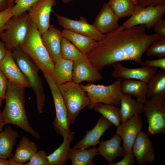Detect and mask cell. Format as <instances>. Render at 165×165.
Listing matches in <instances>:
<instances>
[{"instance_id":"cell-1","label":"cell","mask_w":165,"mask_h":165,"mask_svg":"<svg viewBox=\"0 0 165 165\" xmlns=\"http://www.w3.org/2000/svg\"><path fill=\"white\" fill-rule=\"evenodd\" d=\"M162 37L157 33L147 34L144 25L125 29L121 25L115 30L106 34L86 55L99 71L106 66L124 61H133L144 66V53L151 44Z\"/></svg>"},{"instance_id":"cell-2","label":"cell","mask_w":165,"mask_h":165,"mask_svg":"<svg viewBox=\"0 0 165 165\" xmlns=\"http://www.w3.org/2000/svg\"><path fill=\"white\" fill-rule=\"evenodd\" d=\"M25 87L8 81L5 106L1 114L6 124L14 125L37 139L41 137L31 126L25 107Z\"/></svg>"},{"instance_id":"cell-3","label":"cell","mask_w":165,"mask_h":165,"mask_svg":"<svg viewBox=\"0 0 165 165\" xmlns=\"http://www.w3.org/2000/svg\"><path fill=\"white\" fill-rule=\"evenodd\" d=\"M14 59L26 77L36 96L38 112L43 113L46 96L42 79L39 76V69L31 58L20 47L12 52Z\"/></svg>"},{"instance_id":"cell-4","label":"cell","mask_w":165,"mask_h":165,"mask_svg":"<svg viewBox=\"0 0 165 165\" xmlns=\"http://www.w3.org/2000/svg\"><path fill=\"white\" fill-rule=\"evenodd\" d=\"M19 47L42 73L51 74L54 62L42 43L41 35L32 22L25 39Z\"/></svg>"},{"instance_id":"cell-5","label":"cell","mask_w":165,"mask_h":165,"mask_svg":"<svg viewBox=\"0 0 165 165\" xmlns=\"http://www.w3.org/2000/svg\"><path fill=\"white\" fill-rule=\"evenodd\" d=\"M32 22L26 12L13 16L0 32V38L5 44L7 52H12L19 47L25 39Z\"/></svg>"},{"instance_id":"cell-6","label":"cell","mask_w":165,"mask_h":165,"mask_svg":"<svg viewBox=\"0 0 165 165\" xmlns=\"http://www.w3.org/2000/svg\"><path fill=\"white\" fill-rule=\"evenodd\" d=\"M67 110L69 125L74 124L81 111L90 104L86 92L73 80L58 86Z\"/></svg>"},{"instance_id":"cell-7","label":"cell","mask_w":165,"mask_h":165,"mask_svg":"<svg viewBox=\"0 0 165 165\" xmlns=\"http://www.w3.org/2000/svg\"><path fill=\"white\" fill-rule=\"evenodd\" d=\"M123 79L121 78L117 79L108 86L91 83L85 85L80 84V86L86 92L89 100L88 108L90 110L93 109L94 106L98 103L119 106L121 93L120 87Z\"/></svg>"},{"instance_id":"cell-8","label":"cell","mask_w":165,"mask_h":165,"mask_svg":"<svg viewBox=\"0 0 165 165\" xmlns=\"http://www.w3.org/2000/svg\"><path fill=\"white\" fill-rule=\"evenodd\" d=\"M148 124V136L165 134V95H157L147 99L142 112Z\"/></svg>"},{"instance_id":"cell-9","label":"cell","mask_w":165,"mask_h":165,"mask_svg":"<svg viewBox=\"0 0 165 165\" xmlns=\"http://www.w3.org/2000/svg\"><path fill=\"white\" fill-rule=\"evenodd\" d=\"M43 74L49 86L54 104L56 116L53 122L54 128L63 139H66L71 132L68 119L67 108L58 86L53 81L50 75Z\"/></svg>"},{"instance_id":"cell-10","label":"cell","mask_w":165,"mask_h":165,"mask_svg":"<svg viewBox=\"0 0 165 165\" xmlns=\"http://www.w3.org/2000/svg\"><path fill=\"white\" fill-rule=\"evenodd\" d=\"M165 12V4L149 6L146 7L138 4L132 15L123 23L122 26L125 29L137 25H143L146 28L150 29L162 19Z\"/></svg>"},{"instance_id":"cell-11","label":"cell","mask_w":165,"mask_h":165,"mask_svg":"<svg viewBox=\"0 0 165 165\" xmlns=\"http://www.w3.org/2000/svg\"><path fill=\"white\" fill-rule=\"evenodd\" d=\"M143 123L139 114L135 115L117 128L116 133L121 138L125 155L132 153V147L139 133L142 130Z\"/></svg>"},{"instance_id":"cell-12","label":"cell","mask_w":165,"mask_h":165,"mask_svg":"<svg viewBox=\"0 0 165 165\" xmlns=\"http://www.w3.org/2000/svg\"><path fill=\"white\" fill-rule=\"evenodd\" d=\"M56 0H39L28 10L29 16L41 35L46 31L50 25V17Z\"/></svg>"},{"instance_id":"cell-13","label":"cell","mask_w":165,"mask_h":165,"mask_svg":"<svg viewBox=\"0 0 165 165\" xmlns=\"http://www.w3.org/2000/svg\"><path fill=\"white\" fill-rule=\"evenodd\" d=\"M59 24L65 29L90 37L96 41L104 38L106 34L98 31L93 24H89L86 18L81 16L79 20H74L56 14Z\"/></svg>"},{"instance_id":"cell-14","label":"cell","mask_w":165,"mask_h":165,"mask_svg":"<svg viewBox=\"0 0 165 165\" xmlns=\"http://www.w3.org/2000/svg\"><path fill=\"white\" fill-rule=\"evenodd\" d=\"M113 71L112 76L116 79H134L148 83L151 77L158 71V68L144 66L137 68H129L124 66L120 62L112 66Z\"/></svg>"},{"instance_id":"cell-15","label":"cell","mask_w":165,"mask_h":165,"mask_svg":"<svg viewBox=\"0 0 165 165\" xmlns=\"http://www.w3.org/2000/svg\"><path fill=\"white\" fill-rule=\"evenodd\" d=\"M103 78L102 74L92 64L86 55L76 61L73 62L72 80L79 84L83 81L94 82Z\"/></svg>"},{"instance_id":"cell-16","label":"cell","mask_w":165,"mask_h":165,"mask_svg":"<svg viewBox=\"0 0 165 165\" xmlns=\"http://www.w3.org/2000/svg\"><path fill=\"white\" fill-rule=\"evenodd\" d=\"M132 153L139 165L151 163L155 159L153 143L148 136L141 130L138 135L132 147Z\"/></svg>"},{"instance_id":"cell-17","label":"cell","mask_w":165,"mask_h":165,"mask_svg":"<svg viewBox=\"0 0 165 165\" xmlns=\"http://www.w3.org/2000/svg\"><path fill=\"white\" fill-rule=\"evenodd\" d=\"M112 124L103 116H101L95 126L90 130H87L84 138L77 142L73 148H87L91 146L95 147L99 144L100 139Z\"/></svg>"},{"instance_id":"cell-18","label":"cell","mask_w":165,"mask_h":165,"mask_svg":"<svg viewBox=\"0 0 165 165\" xmlns=\"http://www.w3.org/2000/svg\"><path fill=\"white\" fill-rule=\"evenodd\" d=\"M0 70L8 81L25 88H31L28 81L14 59L12 52H7L5 57L0 62Z\"/></svg>"},{"instance_id":"cell-19","label":"cell","mask_w":165,"mask_h":165,"mask_svg":"<svg viewBox=\"0 0 165 165\" xmlns=\"http://www.w3.org/2000/svg\"><path fill=\"white\" fill-rule=\"evenodd\" d=\"M119 19L108 2H105L96 17L93 25L100 32L106 34L115 30L120 27Z\"/></svg>"},{"instance_id":"cell-20","label":"cell","mask_w":165,"mask_h":165,"mask_svg":"<svg viewBox=\"0 0 165 165\" xmlns=\"http://www.w3.org/2000/svg\"><path fill=\"white\" fill-rule=\"evenodd\" d=\"M122 141L121 137L116 133L110 139L100 141L99 146L97 148L98 155L104 157L110 165L116 158L123 157L125 155L121 146Z\"/></svg>"},{"instance_id":"cell-21","label":"cell","mask_w":165,"mask_h":165,"mask_svg":"<svg viewBox=\"0 0 165 165\" xmlns=\"http://www.w3.org/2000/svg\"><path fill=\"white\" fill-rule=\"evenodd\" d=\"M62 38L61 31L51 26L41 35L42 43L53 62L61 57V42Z\"/></svg>"},{"instance_id":"cell-22","label":"cell","mask_w":165,"mask_h":165,"mask_svg":"<svg viewBox=\"0 0 165 165\" xmlns=\"http://www.w3.org/2000/svg\"><path fill=\"white\" fill-rule=\"evenodd\" d=\"M54 62V68L50 75L54 82L59 86L72 81L73 62L61 57Z\"/></svg>"},{"instance_id":"cell-23","label":"cell","mask_w":165,"mask_h":165,"mask_svg":"<svg viewBox=\"0 0 165 165\" xmlns=\"http://www.w3.org/2000/svg\"><path fill=\"white\" fill-rule=\"evenodd\" d=\"M148 83L134 79H123L120 87L121 92L133 96L140 103L144 104L147 100Z\"/></svg>"},{"instance_id":"cell-24","label":"cell","mask_w":165,"mask_h":165,"mask_svg":"<svg viewBox=\"0 0 165 165\" xmlns=\"http://www.w3.org/2000/svg\"><path fill=\"white\" fill-rule=\"evenodd\" d=\"M19 134L10 126H7L0 132V158H12L13 149Z\"/></svg>"},{"instance_id":"cell-25","label":"cell","mask_w":165,"mask_h":165,"mask_svg":"<svg viewBox=\"0 0 165 165\" xmlns=\"http://www.w3.org/2000/svg\"><path fill=\"white\" fill-rule=\"evenodd\" d=\"M143 105L133 98L131 95L121 92L119 106L120 121L123 123L141 113Z\"/></svg>"},{"instance_id":"cell-26","label":"cell","mask_w":165,"mask_h":165,"mask_svg":"<svg viewBox=\"0 0 165 165\" xmlns=\"http://www.w3.org/2000/svg\"><path fill=\"white\" fill-rule=\"evenodd\" d=\"M61 31L63 37L70 41L84 54L90 53L97 43V41L88 36L65 29Z\"/></svg>"},{"instance_id":"cell-27","label":"cell","mask_w":165,"mask_h":165,"mask_svg":"<svg viewBox=\"0 0 165 165\" xmlns=\"http://www.w3.org/2000/svg\"><path fill=\"white\" fill-rule=\"evenodd\" d=\"M75 133L71 132L69 136L63 139L60 145L52 153L47 156L48 165H65L68 160L70 145L74 139Z\"/></svg>"},{"instance_id":"cell-28","label":"cell","mask_w":165,"mask_h":165,"mask_svg":"<svg viewBox=\"0 0 165 165\" xmlns=\"http://www.w3.org/2000/svg\"><path fill=\"white\" fill-rule=\"evenodd\" d=\"M37 151L36 144L25 136L20 139L12 159L16 162L24 165Z\"/></svg>"},{"instance_id":"cell-29","label":"cell","mask_w":165,"mask_h":165,"mask_svg":"<svg viewBox=\"0 0 165 165\" xmlns=\"http://www.w3.org/2000/svg\"><path fill=\"white\" fill-rule=\"evenodd\" d=\"M98 155L97 148H71L69 158L72 165H95L94 158Z\"/></svg>"},{"instance_id":"cell-30","label":"cell","mask_w":165,"mask_h":165,"mask_svg":"<svg viewBox=\"0 0 165 165\" xmlns=\"http://www.w3.org/2000/svg\"><path fill=\"white\" fill-rule=\"evenodd\" d=\"M119 19L130 16L138 4V0H109L108 2Z\"/></svg>"},{"instance_id":"cell-31","label":"cell","mask_w":165,"mask_h":165,"mask_svg":"<svg viewBox=\"0 0 165 165\" xmlns=\"http://www.w3.org/2000/svg\"><path fill=\"white\" fill-rule=\"evenodd\" d=\"M165 95V70L157 71L148 83L147 99L157 95Z\"/></svg>"},{"instance_id":"cell-32","label":"cell","mask_w":165,"mask_h":165,"mask_svg":"<svg viewBox=\"0 0 165 165\" xmlns=\"http://www.w3.org/2000/svg\"><path fill=\"white\" fill-rule=\"evenodd\" d=\"M107 119L117 128L120 125V108L119 106L110 104L98 103L93 109Z\"/></svg>"},{"instance_id":"cell-33","label":"cell","mask_w":165,"mask_h":165,"mask_svg":"<svg viewBox=\"0 0 165 165\" xmlns=\"http://www.w3.org/2000/svg\"><path fill=\"white\" fill-rule=\"evenodd\" d=\"M61 55L62 58L73 62L79 60L86 55L64 37L62 38L61 41Z\"/></svg>"},{"instance_id":"cell-34","label":"cell","mask_w":165,"mask_h":165,"mask_svg":"<svg viewBox=\"0 0 165 165\" xmlns=\"http://www.w3.org/2000/svg\"><path fill=\"white\" fill-rule=\"evenodd\" d=\"M145 52L148 57H165V38L162 37L153 42L148 47Z\"/></svg>"},{"instance_id":"cell-35","label":"cell","mask_w":165,"mask_h":165,"mask_svg":"<svg viewBox=\"0 0 165 165\" xmlns=\"http://www.w3.org/2000/svg\"><path fill=\"white\" fill-rule=\"evenodd\" d=\"M39 0H16L13 6V16H17L27 12L34 4Z\"/></svg>"},{"instance_id":"cell-36","label":"cell","mask_w":165,"mask_h":165,"mask_svg":"<svg viewBox=\"0 0 165 165\" xmlns=\"http://www.w3.org/2000/svg\"><path fill=\"white\" fill-rule=\"evenodd\" d=\"M47 156L43 150L37 151L24 165H48Z\"/></svg>"},{"instance_id":"cell-37","label":"cell","mask_w":165,"mask_h":165,"mask_svg":"<svg viewBox=\"0 0 165 165\" xmlns=\"http://www.w3.org/2000/svg\"><path fill=\"white\" fill-rule=\"evenodd\" d=\"M13 6L0 11V32L4 29L9 20L13 16Z\"/></svg>"},{"instance_id":"cell-38","label":"cell","mask_w":165,"mask_h":165,"mask_svg":"<svg viewBox=\"0 0 165 165\" xmlns=\"http://www.w3.org/2000/svg\"><path fill=\"white\" fill-rule=\"evenodd\" d=\"M144 63V66L160 68L165 70V57L155 60H147Z\"/></svg>"},{"instance_id":"cell-39","label":"cell","mask_w":165,"mask_h":165,"mask_svg":"<svg viewBox=\"0 0 165 165\" xmlns=\"http://www.w3.org/2000/svg\"><path fill=\"white\" fill-rule=\"evenodd\" d=\"M8 80L0 70V98L5 99Z\"/></svg>"},{"instance_id":"cell-40","label":"cell","mask_w":165,"mask_h":165,"mask_svg":"<svg viewBox=\"0 0 165 165\" xmlns=\"http://www.w3.org/2000/svg\"><path fill=\"white\" fill-rule=\"evenodd\" d=\"M121 160L115 163H112L110 165H132L136 161L133 153L126 155Z\"/></svg>"},{"instance_id":"cell-41","label":"cell","mask_w":165,"mask_h":165,"mask_svg":"<svg viewBox=\"0 0 165 165\" xmlns=\"http://www.w3.org/2000/svg\"><path fill=\"white\" fill-rule=\"evenodd\" d=\"M153 28L155 31L165 38V20L162 19L158 20L155 24Z\"/></svg>"},{"instance_id":"cell-42","label":"cell","mask_w":165,"mask_h":165,"mask_svg":"<svg viewBox=\"0 0 165 165\" xmlns=\"http://www.w3.org/2000/svg\"><path fill=\"white\" fill-rule=\"evenodd\" d=\"M138 4L143 7L165 4V0H138Z\"/></svg>"},{"instance_id":"cell-43","label":"cell","mask_w":165,"mask_h":165,"mask_svg":"<svg viewBox=\"0 0 165 165\" xmlns=\"http://www.w3.org/2000/svg\"><path fill=\"white\" fill-rule=\"evenodd\" d=\"M7 51L4 43L0 41V62L4 59L6 54Z\"/></svg>"},{"instance_id":"cell-44","label":"cell","mask_w":165,"mask_h":165,"mask_svg":"<svg viewBox=\"0 0 165 165\" xmlns=\"http://www.w3.org/2000/svg\"><path fill=\"white\" fill-rule=\"evenodd\" d=\"M8 7V0H0V11Z\"/></svg>"},{"instance_id":"cell-45","label":"cell","mask_w":165,"mask_h":165,"mask_svg":"<svg viewBox=\"0 0 165 165\" xmlns=\"http://www.w3.org/2000/svg\"><path fill=\"white\" fill-rule=\"evenodd\" d=\"M0 165H9V160L0 158Z\"/></svg>"},{"instance_id":"cell-46","label":"cell","mask_w":165,"mask_h":165,"mask_svg":"<svg viewBox=\"0 0 165 165\" xmlns=\"http://www.w3.org/2000/svg\"><path fill=\"white\" fill-rule=\"evenodd\" d=\"M5 124L4 122L1 113L0 114V132L2 130L3 126Z\"/></svg>"},{"instance_id":"cell-47","label":"cell","mask_w":165,"mask_h":165,"mask_svg":"<svg viewBox=\"0 0 165 165\" xmlns=\"http://www.w3.org/2000/svg\"><path fill=\"white\" fill-rule=\"evenodd\" d=\"M16 0H8V7L13 6Z\"/></svg>"},{"instance_id":"cell-48","label":"cell","mask_w":165,"mask_h":165,"mask_svg":"<svg viewBox=\"0 0 165 165\" xmlns=\"http://www.w3.org/2000/svg\"><path fill=\"white\" fill-rule=\"evenodd\" d=\"M74 0H62V1L64 3H67L71 2Z\"/></svg>"},{"instance_id":"cell-49","label":"cell","mask_w":165,"mask_h":165,"mask_svg":"<svg viewBox=\"0 0 165 165\" xmlns=\"http://www.w3.org/2000/svg\"><path fill=\"white\" fill-rule=\"evenodd\" d=\"M2 99L0 98V107H1L2 105Z\"/></svg>"},{"instance_id":"cell-50","label":"cell","mask_w":165,"mask_h":165,"mask_svg":"<svg viewBox=\"0 0 165 165\" xmlns=\"http://www.w3.org/2000/svg\"><path fill=\"white\" fill-rule=\"evenodd\" d=\"M1 113V110H0V114Z\"/></svg>"}]
</instances>
